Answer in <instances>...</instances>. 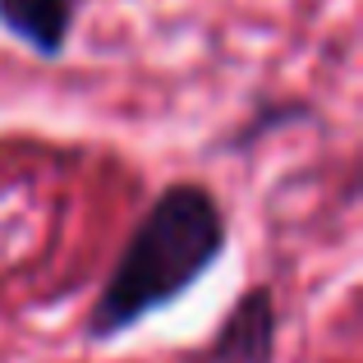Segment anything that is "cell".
Wrapping results in <instances>:
<instances>
[{"label": "cell", "mask_w": 363, "mask_h": 363, "mask_svg": "<svg viewBox=\"0 0 363 363\" xmlns=\"http://www.w3.org/2000/svg\"><path fill=\"white\" fill-rule=\"evenodd\" d=\"M225 253V216L216 198L203 184H170L138 230L129 235L97 308H92L88 331L97 340L120 336L133 322L152 318L157 308L175 303L184 290H194L216 257Z\"/></svg>", "instance_id": "cell-1"}, {"label": "cell", "mask_w": 363, "mask_h": 363, "mask_svg": "<svg viewBox=\"0 0 363 363\" xmlns=\"http://www.w3.org/2000/svg\"><path fill=\"white\" fill-rule=\"evenodd\" d=\"M0 28L37 55H60L74 28V0H0Z\"/></svg>", "instance_id": "cell-3"}, {"label": "cell", "mask_w": 363, "mask_h": 363, "mask_svg": "<svg viewBox=\"0 0 363 363\" xmlns=\"http://www.w3.org/2000/svg\"><path fill=\"white\" fill-rule=\"evenodd\" d=\"M272 336H276L272 294L253 290V294H244L240 308L230 313V322L221 327V336L207 350V359L212 363H267L272 359Z\"/></svg>", "instance_id": "cell-2"}]
</instances>
